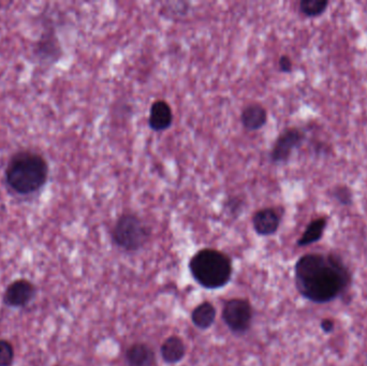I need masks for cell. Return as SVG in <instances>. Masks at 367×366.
<instances>
[{
    "label": "cell",
    "mask_w": 367,
    "mask_h": 366,
    "mask_svg": "<svg viewBox=\"0 0 367 366\" xmlns=\"http://www.w3.org/2000/svg\"><path fill=\"white\" fill-rule=\"evenodd\" d=\"M305 140V134L298 128H288L283 131L274 143L271 160L274 164L288 162L294 150L300 148Z\"/></svg>",
    "instance_id": "obj_6"
},
{
    "label": "cell",
    "mask_w": 367,
    "mask_h": 366,
    "mask_svg": "<svg viewBox=\"0 0 367 366\" xmlns=\"http://www.w3.org/2000/svg\"><path fill=\"white\" fill-rule=\"evenodd\" d=\"M48 174L50 166L42 155L34 150H19L6 166V185L15 195H35L46 186Z\"/></svg>",
    "instance_id": "obj_2"
},
{
    "label": "cell",
    "mask_w": 367,
    "mask_h": 366,
    "mask_svg": "<svg viewBox=\"0 0 367 366\" xmlns=\"http://www.w3.org/2000/svg\"><path fill=\"white\" fill-rule=\"evenodd\" d=\"M267 121V110L259 103L246 105L241 113V123L248 131H258L265 127Z\"/></svg>",
    "instance_id": "obj_10"
},
{
    "label": "cell",
    "mask_w": 367,
    "mask_h": 366,
    "mask_svg": "<svg viewBox=\"0 0 367 366\" xmlns=\"http://www.w3.org/2000/svg\"><path fill=\"white\" fill-rule=\"evenodd\" d=\"M128 366H156V354L150 346L143 342H136L130 346L126 352Z\"/></svg>",
    "instance_id": "obj_11"
},
{
    "label": "cell",
    "mask_w": 367,
    "mask_h": 366,
    "mask_svg": "<svg viewBox=\"0 0 367 366\" xmlns=\"http://www.w3.org/2000/svg\"><path fill=\"white\" fill-rule=\"evenodd\" d=\"M160 354L168 364H177L186 356V345L179 336H170L163 342Z\"/></svg>",
    "instance_id": "obj_12"
},
{
    "label": "cell",
    "mask_w": 367,
    "mask_h": 366,
    "mask_svg": "<svg viewBox=\"0 0 367 366\" xmlns=\"http://www.w3.org/2000/svg\"><path fill=\"white\" fill-rule=\"evenodd\" d=\"M193 279L205 289L224 287L232 276V261L228 254L213 248H204L193 254L189 262Z\"/></svg>",
    "instance_id": "obj_3"
},
{
    "label": "cell",
    "mask_w": 367,
    "mask_h": 366,
    "mask_svg": "<svg viewBox=\"0 0 367 366\" xmlns=\"http://www.w3.org/2000/svg\"><path fill=\"white\" fill-rule=\"evenodd\" d=\"M327 225L328 219L325 217H319V218L310 221L303 234L296 242V245L298 247H305V246L312 245L314 243L319 242L323 236Z\"/></svg>",
    "instance_id": "obj_13"
},
{
    "label": "cell",
    "mask_w": 367,
    "mask_h": 366,
    "mask_svg": "<svg viewBox=\"0 0 367 366\" xmlns=\"http://www.w3.org/2000/svg\"><path fill=\"white\" fill-rule=\"evenodd\" d=\"M253 227L258 236H273L280 226L282 216L273 207H265L256 212L253 216Z\"/></svg>",
    "instance_id": "obj_8"
},
{
    "label": "cell",
    "mask_w": 367,
    "mask_h": 366,
    "mask_svg": "<svg viewBox=\"0 0 367 366\" xmlns=\"http://www.w3.org/2000/svg\"><path fill=\"white\" fill-rule=\"evenodd\" d=\"M56 366H60V365H56Z\"/></svg>",
    "instance_id": "obj_22"
},
{
    "label": "cell",
    "mask_w": 367,
    "mask_h": 366,
    "mask_svg": "<svg viewBox=\"0 0 367 366\" xmlns=\"http://www.w3.org/2000/svg\"><path fill=\"white\" fill-rule=\"evenodd\" d=\"M173 124V111L165 100H157L150 110L148 126L156 132L168 130Z\"/></svg>",
    "instance_id": "obj_9"
},
{
    "label": "cell",
    "mask_w": 367,
    "mask_h": 366,
    "mask_svg": "<svg viewBox=\"0 0 367 366\" xmlns=\"http://www.w3.org/2000/svg\"><path fill=\"white\" fill-rule=\"evenodd\" d=\"M296 289L312 303L325 304L341 297L351 283V274L337 254H304L294 268Z\"/></svg>",
    "instance_id": "obj_1"
},
{
    "label": "cell",
    "mask_w": 367,
    "mask_h": 366,
    "mask_svg": "<svg viewBox=\"0 0 367 366\" xmlns=\"http://www.w3.org/2000/svg\"><path fill=\"white\" fill-rule=\"evenodd\" d=\"M278 68L279 71L284 72V73H290L292 71V68H294V64H292V60L287 55H283L279 58L278 60Z\"/></svg>",
    "instance_id": "obj_19"
},
{
    "label": "cell",
    "mask_w": 367,
    "mask_h": 366,
    "mask_svg": "<svg viewBox=\"0 0 367 366\" xmlns=\"http://www.w3.org/2000/svg\"><path fill=\"white\" fill-rule=\"evenodd\" d=\"M320 326H321V330L323 332L329 334V333L333 332L334 328H335V324H334V321L331 320V319H322Z\"/></svg>",
    "instance_id": "obj_21"
},
{
    "label": "cell",
    "mask_w": 367,
    "mask_h": 366,
    "mask_svg": "<svg viewBox=\"0 0 367 366\" xmlns=\"http://www.w3.org/2000/svg\"><path fill=\"white\" fill-rule=\"evenodd\" d=\"M36 287L27 279L10 284L3 293V304L9 307H25L34 299Z\"/></svg>",
    "instance_id": "obj_7"
},
{
    "label": "cell",
    "mask_w": 367,
    "mask_h": 366,
    "mask_svg": "<svg viewBox=\"0 0 367 366\" xmlns=\"http://www.w3.org/2000/svg\"><path fill=\"white\" fill-rule=\"evenodd\" d=\"M150 228L140 217L125 214L118 218L112 231V240L117 247L126 252H138L150 238Z\"/></svg>",
    "instance_id": "obj_4"
},
{
    "label": "cell",
    "mask_w": 367,
    "mask_h": 366,
    "mask_svg": "<svg viewBox=\"0 0 367 366\" xmlns=\"http://www.w3.org/2000/svg\"><path fill=\"white\" fill-rule=\"evenodd\" d=\"M216 319V308L211 302L199 304L191 313L193 324L200 330H208L214 324Z\"/></svg>",
    "instance_id": "obj_14"
},
{
    "label": "cell",
    "mask_w": 367,
    "mask_h": 366,
    "mask_svg": "<svg viewBox=\"0 0 367 366\" xmlns=\"http://www.w3.org/2000/svg\"><path fill=\"white\" fill-rule=\"evenodd\" d=\"M15 361V348L6 340H0V366H11Z\"/></svg>",
    "instance_id": "obj_17"
},
{
    "label": "cell",
    "mask_w": 367,
    "mask_h": 366,
    "mask_svg": "<svg viewBox=\"0 0 367 366\" xmlns=\"http://www.w3.org/2000/svg\"><path fill=\"white\" fill-rule=\"evenodd\" d=\"M37 53L42 60H52L56 62L60 58L62 49L54 33H48L46 38L41 37L40 42H38V52Z\"/></svg>",
    "instance_id": "obj_15"
},
{
    "label": "cell",
    "mask_w": 367,
    "mask_h": 366,
    "mask_svg": "<svg viewBox=\"0 0 367 366\" xmlns=\"http://www.w3.org/2000/svg\"><path fill=\"white\" fill-rule=\"evenodd\" d=\"M253 309L245 299H231L222 309V320L234 334L243 336L251 329Z\"/></svg>",
    "instance_id": "obj_5"
},
{
    "label": "cell",
    "mask_w": 367,
    "mask_h": 366,
    "mask_svg": "<svg viewBox=\"0 0 367 366\" xmlns=\"http://www.w3.org/2000/svg\"><path fill=\"white\" fill-rule=\"evenodd\" d=\"M328 0H302L298 6L301 13L307 17H317L327 11Z\"/></svg>",
    "instance_id": "obj_16"
},
{
    "label": "cell",
    "mask_w": 367,
    "mask_h": 366,
    "mask_svg": "<svg viewBox=\"0 0 367 366\" xmlns=\"http://www.w3.org/2000/svg\"><path fill=\"white\" fill-rule=\"evenodd\" d=\"M226 207L230 209V213L232 215H239L242 212V209H243V202L239 198H234V199L228 201Z\"/></svg>",
    "instance_id": "obj_20"
},
{
    "label": "cell",
    "mask_w": 367,
    "mask_h": 366,
    "mask_svg": "<svg viewBox=\"0 0 367 366\" xmlns=\"http://www.w3.org/2000/svg\"><path fill=\"white\" fill-rule=\"evenodd\" d=\"M334 199L341 205H351L353 202V193L350 188L347 186H337L334 188Z\"/></svg>",
    "instance_id": "obj_18"
}]
</instances>
